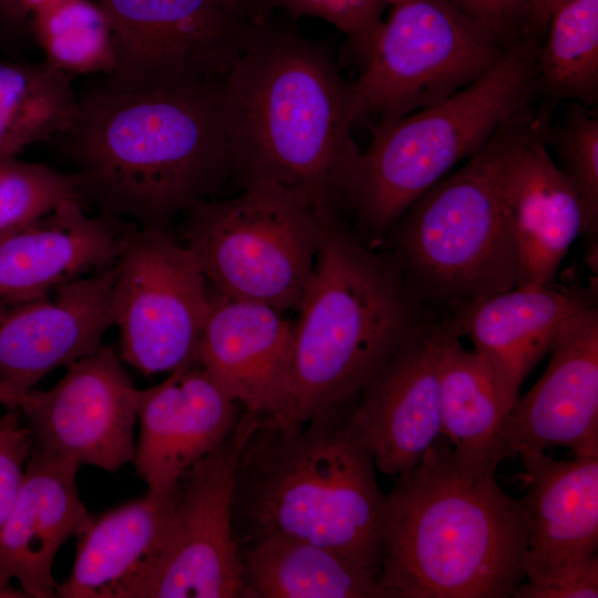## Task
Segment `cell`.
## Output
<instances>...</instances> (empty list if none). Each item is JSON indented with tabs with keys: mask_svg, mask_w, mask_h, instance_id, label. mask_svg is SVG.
<instances>
[{
	"mask_svg": "<svg viewBox=\"0 0 598 598\" xmlns=\"http://www.w3.org/2000/svg\"><path fill=\"white\" fill-rule=\"evenodd\" d=\"M223 79L127 91L87 76L75 120L47 142L71 166L81 203L169 231L188 207L219 198L233 186Z\"/></svg>",
	"mask_w": 598,
	"mask_h": 598,
	"instance_id": "1",
	"label": "cell"
},
{
	"mask_svg": "<svg viewBox=\"0 0 598 598\" xmlns=\"http://www.w3.org/2000/svg\"><path fill=\"white\" fill-rule=\"evenodd\" d=\"M221 111L237 192L276 185L344 219L358 117L352 82L324 44L264 18L223 79Z\"/></svg>",
	"mask_w": 598,
	"mask_h": 598,
	"instance_id": "2",
	"label": "cell"
},
{
	"mask_svg": "<svg viewBox=\"0 0 598 598\" xmlns=\"http://www.w3.org/2000/svg\"><path fill=\"white\" fill-rule=\"evenodd\" d=\"M354 398L298 424L259 416L236 470L238 547L270 536L302 539L341 554L379 580L388 499L353 417Z\"/></svg>",
	"mask_w": 598,
	"mask_h": 598,
	"instance_id": "3",
	"label": "cell"
},
{
	"mask_svg": "<svg viewBox=\"0 0 598 598\" xmlns=\"http://www.w3.org/2000/svg\"><path fill=\"white\" fill-rule=\"evenodd\" d=\"M496 471L473 473L442 435L386 495L380 586L390 598H508L526 580L527 519Z\"/></svg>",
	"mask_w": 598,
	"mask_h": 598,
	"instance_id": "4",
	"label": "cell"
},
{
	"mask_svg": "<svg viewBox=\"0 0 598 598\" xmlns=\"http://www.w3.org/2000/svg\"><path fill=\"white\" fill-rule=\"evenodd\" d=\"M298 310L282 424L306 422L357 396L441 317L411 290L390 256L365 245L346 219L329 224Z\"/></svg>",
	"mask_w": 598,
	"mask_h": 598,
	"instance_id": "5",
	"label": "cell"
},
{
	"mask_svg": "<svg viewBox=\"0 0 598 598\" xmlns=\"http://www.w3.org/2000/svg\"><path fill=\"white\" fill-rule=\"evenodd\" d=\"M532 104L511 116L461 168L419 196L381 244L411 290L440 315L516 286L502 176L509 143Z\"/></svg>",
	"mask_w": 598,
	"mask_h": 598,
	"instance_id": "6",
	"label": "cell"
},
{
	"mask_svg": "<svg viewBox=\"0 0 598 598\" xmlns=\"http://www.w3.org/2000/svg\"><path fill=\"white\" fill-rule=\"evenodd\" d=\"M537 48L534 42L515 47L447 99L373 127L348 192L352 229L365 245L381 246L419 196L483 148L511 116L535 103Z\"/></svg>",
	"mask_w": 598,
	"mask_h": 598,
	"instance_id": "7",
	"label": "cell"
},
{
	"mask_svg": "<svg viewBox=\"0 0 598 598\" xmlns=\"http://www.w3.org/2000/svg\"><path fill=\"white\" fill-rule=\"evenodd\" d=\"M184 245L210 287L281 312L297 309L311 278L328 218L293 192L255 184L182 215Z\"/></svg>",
	"mask_w": 598,
	"mask_h": 598,
	"instance_id": "8",
	"label": "cell"
},
{
	"mask_svg": "<svg viewBox=\"0 0 598 598\" xmlns=\"http://www.w3.org/2000/svg\"><path fill=\"white\" fill-rule=\"evenodd\" d=\"M352 82L358 121L389 123L474 83L509 51L445 0H392Z\"/></svg>",
	"mask_w": 598,
	"mask_h": 598,
	"instance_id": "9",
	"label": "cell"
},
{
	"mask_svg": "<svg viewBox=\"0 0 598 598\" xmlns=\"http://www.w3.org/2000/svg\"><path fill=\"white\" fill-rule=\"evenodd\" d=\"M260 415L243 410L233 433L182 480L148 556L110 598H243L233 499L241 446Z\"/></svg>",
	"mask_w": 598,
	"mask_h": 598,
	"instance_id": "10",
	"label": "cell"
},
{
	"mask_svg": "<svg viewBox=\"0 0 598 598\" xmlns=\"http://www.w3.org/2000/svg\"><path fill=\"white\" fill-rule=\"evenodd\" d=\"M107 18L113 71L127 91L167 90L224 78L260 16L227 0H93Z\"/></svg>",
	"mask_w": 598,
	"mask_h": 598,
	"instance_id": "11",
	"label": "cell"
},
{
	"mask_svg": "<svg viewBox=\"0 0 598 598\" xmlns=\"http://www.w3.org/2000/svg\"><path fill=\"white\" fill-rule=\"evenodd\" d=\"M114 269L120 357L146 375L197 360L209 287L190 249L169 231L128 228Z\"/></svg>",
	"mask_w": 598,
	"mask_h": 598,
	"instance_id": "12",
	"label": "cell"
},
{
	"mask_svg": "<svg viewBox=\"0 0 598 598\" xmlns=\"http://www.w3.org/2000/svg\"><path fill=\"white\" fill-rule=\"evenodd\" d=\"M66 369L50 390L31 389L17 406L33 446L107 472L133 462L140 390L120 358L101 347Z\"/></svg>",
	"mask_w": 598,
	"mask_h": 598,
	"instance_id": "13",
	"label": "cell"
},
{
	"mask_svg": "<svg viewBox=\"0 0 598 598\" xmlns=\"http://www.w3.org/2000/svg\"><path fill=\"white\" fill-rule=\"evenodd\" d=\"M114 265L49 292L0 300V381L22 395L101 348L113 326Z\"/></svg>",
	"mask_w": 598,
	"mask_h": 598,
	"instance_id": "14",
	"label": "cell"
},
{
	"mask_svg": "<svg viewBox=\"0 0 598 598\" xmlns=\"http://www.w3.org/2000/svg\"><path fill=\"white\" fill-rule=\"evenodd\" d=\"M455 331L461 333L454 320L441 316L412 337L354 398V421L382 474L395 476L412 468L442 436L440 358Z\"/></svg>",
	"mask_w": 598,
	"mask_h": 598,
	"instance_id": "15",
	"label": "cell"
},
{
	"mask_svg": "<svg viewBox=\"0 0 598 598\" xmlns=\"http://www.w3.org/2000/svg\"><path fill=\"white\" fill-rule=\"evenodd\" d=\"M243 410L198 359L140 390L136 474L148 491H175L188 471L233 433Z\"/></svg>",
	"mask_w": 598,
	"mask_h": 598,
	"instance_id": "16",
	"label": "cell"
},
{
	"mask_svg": "<svg viewBox=\"0 0 598 598\" xmlns=\"http://www.w3.org/2000/svg\"><path fill=\"white\" fill-rule=\"evenodd\" d=\"M502 190L516 251V285L556 282L563 259L581 234L582 207L545 144L535 104L507 148Z\"/></svg>",
	"mask_w": 598,
	"mask_h": 598,
	"instance_id": "17",
	"label": "cell"
},
{
	"mask_svg": "<svg viewBox=\"0 0 598 598\" xmlns=\"http://www.w3.org/2000/svg\"><path fill=\"white\" fill-rule=\"evenodd\" d=\"M549 363L518 398L503 433L504 457L522 448H569L598 456V308L578 313L550 350Z\"/></svg>",
	"mask_w": 598,
	"mask_h": 598,
	"instance_id": "18",
	"label": "cell"
},
{
	"mask_svg": "<svg viewBox=\"0 0 598 598\" xmlns=\"http://www.w3.org/2000/svg\"><path fill=\"white\" fill-rule=\"evenodd\" d=\"M596 301L594 289L528 282L458 303L441 316L452 318L462 336L471 339L511 412L530 370L550 352L567 324Z\"/></svg>",
	"mask_w": 598,
	"mask_h": 598,
	"instance_id": "19",
	"label": "cell"
},
{
	"mask_svg": "<svg viewBox=\"0 0 598 598\" xmlns=\"http://www.w3.org/2000/svg\"><path fill=\"white\" fill-rule=\"evenodd\" d=\"M295 323L269 306L209 288L197 359L244 410L282 421L292 385Z\"/></svg>",
	"mask_w": 598,
	"mask_h": 598,
	"instance_id": "20",
	"label": "cell"
},
{
	"mask_svg": "<svg viewBox=\"0 0 598 598\" xmlns=\"http://www.w3.org/2000/svg\"><path fill=\"white\" fill-rule=\"evenodd\" d=\"M80 466L33 446L18 499L0 528V598H52L55 555L91 516L76 487Z\"/></svg>",
	"mask_w": 598,
	"mask_h": 598,
	"instance_id": "21",
	"label": "cell"
},
{
	"mask_svg": "<svg viewBox=\"0 0 598 598\" xmlns=\"http://www.w3.org/2000/svg\"><path fill=\"white\" fill-rule=\"evenodd\" d=\"M518 455L527 487L520 498L527 519V581L579 570L597 557L598 456L556 460L528 447Z\"/></svg>",
	"mask_w": 598,
	"mask_h": 598,
	"instance_id": "22",
	"label": "cell"
},
{
	"mask_svg": "<svg viewBox=\"0 0 598 598\" xmlns=\"http://www.w3.org/2000/svg\"><path fill=\"white\" fill-rule=\"evenodd\" d=\"M121 218L91 216L79 199L0 239V300L49 292L114 265L127 228Z\"/></svg>",
	"mask_w": 598,
	"mask_h": 598,
	"instance_id": "23",
	"label": "cell"
},
{
	"mask_svg": "<svg viewBox=\"0 0 598 598\" xmlns=\"http://www.w3.org/2000/svg\"><path fill=\"white\" fill-rule=\"evenodd\" d=\"M239 554L243 598H390L371 571L310 542L270 536Z\"/></svg>",
	"mask_w": 598,
	"mask_h": 598,
	"instance_id": "24",
	"label": "cell"
},
{
	"mask_svg": "<svg viewBox=\"0 0 598 598\" xmlns=\"http://www.w3.org/2000/svg\"><path fill=\"white\" fill-rule=\"evenodd\" d=\"M178 487L168 493L147 491L138 499L91 517L81 533L72 571L64 582L56 585V595L110 598L158 542Z\"/></svg>",
	"mask_w": 598,
	"mask_h": 598,
	"instance_id": "25",
	"label": "cell"
},
{
	"mask_svg": "<svg viewBox=\"0 0 598 598\" xmlns=\"http://www.w3.org/2000/svg\"><path fill=\"white\" fill-rule=\"evenodd\" d=\"M453 332L440 358L441 432L456 462L473 473L496 471L505 458L504 426L509 413L481 358Z\"/></svg>",
	"mask_w": 598,
	"mask_h": 598,
	"instance_id": "26",
	"label": "cell"
},
{
	"mask_svg": "<svg viewBox=\"0 0 598 598\" xmlns=\"http://www.w3.org/2000/svg\"><path fill=\"white\" fill-rule=\"evenodd\" d=\"M536 118L561 102H598V0H570L551 16L535 56Z\"/></svg>",
	"mask_w": 598,
	"mask_h": 598,
	"instance_id": "27",
	"label": "cell"
},
{
	"mask_svg": "<svg viewBox=\"0 0 598 598\" xmlns=\"http://www.w3.org/2000/svg\"><path fill=\"white\" fill-rule=\"evenodd\" d=\"M74 78L47 61L0 58V155L49 142L79 112Z\"/></svg>",
	"mask_w": 598,
	"mask_h": 598,
	"instance_id": "28",
	"label": "cell"
},
{
	"mask_svg": "<svg viewBox=\"0 0 598 598\" xmlns=\"http://www.w3.org/2000/svg\"><path fill=\"white\" fill-rule=\"evenodd\" d=\"M44 61L75 78L107 75L115 53L106 16L93 0H61L30 16Z\"/></svg>",
	"mask_w": 598,
	"mask_h": 598,
	"instance_id": "29",
	"label": "cell"
},
{
	"mask_svg": "<svg viewBox=\"0 0 598 598\" xmlns=\"http://www.w3.org/2000/svg\"><path fill=\"white\" fill-rule=\"evenodd\" d=\"M596 107L566 102L559 121L539 127L556 164L577 190L582 207L585 259L597 274L598 262V116Z\"/></svg>",
	"mask_w": 598,
	"mask_h": 598,
	"instance_id": "30",
	"label": "cell"
},
{
	"mask_svg": "<svg viewBox=\"0 0 598 598\" xmlns=\"http://www.w3.org/2000/svg\"><path fill=\"white\" fill-rule=\"evenodd\" d=\"M68 199L81 202L72 173L0 155V239Z\"/></svg>",
	"mask_w": 598,
	"mask_h": 598,
	"instance_id": "31",
	"label": "cell"
},
{
	"mask_svg": "<svg viewBox=\"0 0 598 598\" xmlns=\"http://www.w3.org/2000/svg\"><path fill=\"white\" fill-rule=\"evenodd\" d=\"M392 0H268L292 21L311 17L320 19L346 35L350 53L362 65Z\"/></svg>",
	"mask_w": 598,
	"mask_h": 598,
	"instance_id": "32",
	"label": "cell"
},
{
	"mask_svg": "<svg viewBox=\"0 0 598 598\" xmlns=\"http://www.w3.org/2000/svg\"><path fill=\"white\" fill-rule=\"evenodd\" d=\"M18 408L0 415V528L20 494L33 440Z\"/></svg>",
	"mask_w": 598,
	"mask_h": 598,
	"instance_id": "33",
	"label": "cell"
},
{
	"mask_svg": "<svg viewBox=\"0 0 598 598\" xmlns=\"http://www.w3.org/2000/svg\"><path fill=\"white\" fill-rule=\"evenodd\" d=\"M511 50L525 42L526 0H445Z\"/></svg>",
	"mask_w": 598,
	"mask_h": 598,
	"instance_id": "34",
	"label": "cell"
},
{
	"mask_svg": "<svg viewBox=\"0 0 598 598\" xmlns=\"http://www.w3.org/2000/svg\"><path fill=\"white\" fill-rule=\"evenodd\" d=\"M515 598H597L598 557L579 570L543 581H524L514 592Z\"/></svg>",
	"mask_w": 598,
	"mask_h": 598,
	"instance_id": "35",
	"label": "cell"
},
{
	"mask_svg": "<svg viewBox=\"0 0 598 598\" xmlns=\"http://www.w3.org/2000/svg\"><path fill=\"white\" fill-rule=\"evenodd\" d=\"M29 42H33L29 17L18 0H0V52L12 59H21Z\"/></svg>",
	"mask_w": 598,
	"mask_h": 598,
	"instance_id": "36",
	"label": "cell"
},
{
	"mask_svg": "<svg viewBox=\"0 0 598 598\" xmlns=\"http://www.w3.org/2000/svg\"><path fill=\"white\" fill-rule=\"evenodd\" d=\"M570 0H526L524 35L526 41L540 43L554 12Z\"/></svg>",
	"mask_w": 598,
	"mask_h": 598,
	"instance_id": "37",
	"label": "cell"
},
{
	"mask_svg": "<svg viewBox=\"0 0 598 598\" xmlns=\"http://www.w3.org/2000/svg\"><path fill=\"white\" fill-rule=\"evenodd\" d=\"M20 3V7L24 11V13L29 17L30 16L45 7H49L58 1L61 0H18Z\"/></svg>",
	"mask_w": 598,
	"mask_h": 598,
	"instance_id": "38",
	"label": "cell"
},
{
	"mask_svg": "<svg viewBox=\"0 0 598 598\" xmlns=\"http://www.w3.org/2000/svg\"><path fill=\"white\" fill-rule=\"evenodd\" d=\"M20 394H17L16 392L8 389L1 381H0V404L4 405L7 408H17L20 400Z\"/></svg>",
	"mask_w": 598,
	"mask_h": 598,
	"instance_id": "39",
	"label": "cell"
},
{
	"mask_svg": "<svg viewBox=\"0 0 598 598\" xmlns=\"http://www.w3.org/2000/svg\"><path fill=\"white\" fill-rule=\"evenodd\" d=\"M227 1L248 11H252L258 2V0H227Z\"/></svg>",
	"mask_w": 598,
	"mask_h": 598,
	"instance_id": "40",
	"label": "cell"
}]
</instances>
